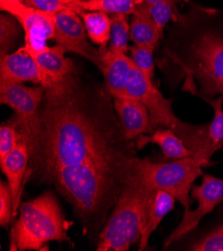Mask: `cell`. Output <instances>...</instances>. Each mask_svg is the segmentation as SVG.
I'll use <instances>...</instances> for the list:
<instances>
[{
  "instance_id": "4fadbf2b",
  "label": "cell",
  "mask_w": 223,
  "mask_h": 251,
  "mask_svg": "<svg viewBox=\"0 0 223 251\" xmlns=\"http://www.w3.org/2000/svg\"><path fill=\"white\" fill-rule=\"evenodd\" d=\"M133 65L131 57L124 52H114L107 49L101 54L99 70L104 76V87L113 99L127 96L126 86Z\"/></svg>"
},
{
  "instance_id": "7402d4cb",
  "label": "cell",
  "mask_w": 223,
  "mask_h": 251,
  "mask_svg": "<svg viewBox=\"0 0 223 251\" xmlns=\"http://www.w3.org/2000/svg\"><path fill=\"white\" fill-rule=\"evenodd\" d=\"M139 0H87L74 1L76 11H101L107 14H133L134 8Z\"/></svg>"
},
{
  "instance_id": "83f0119b",
  "label": "cell",
  "mask_w": 223,
  "mask_h": 251,
  "mask_svg": "<svg viewBox=\"0 0 223 251\" xmlns=\"http://www.w3.org/2000/svg\"><path fill=\"white\" fill-rule=\"evenodd\" d=\"M23 1L30 8L51 14L65 9L76 11L75 5H74L75 0H23Z\"/></svg>"
},
{
  "instance_id": "484cf974",
  "label": "cell",
  "mask_w": 223,
  "mask_h": 251,
  "mask_svg": "<svg viewBox=\"0 0 223 251\" xmlns=\"http://www.w3.org/2000/svg\"><path fill=\"white\" fill-rule=\"evenodd\" d=\"M23 140L26 139L24 138L14 117L3 123L0 127V158L6 156Z\"/></svg>"
},
{
  "instance_id": "52a82bcc",
  "label": "cell",
  "mask_w": 223,
  "mask_h": 251,
  "mask_svg": "<svg viewBox=\"0 0 223 251\" xmlns=\"http://www.w3.org/2000/svg\"><path fill=\"white\" fill-rule=\"evenodd\" d=\"M205 164L194 154L185 158L166 162H153L148 158L133 157L130 173L150 190L161 189L169 192L184 209H190L191 188L197 177L203 174Z\"/></svg>"
},
{
  "instance_id": "cb8c5ba5",
  "label": "cell",
  "mask_w": 223,
  "mask_h": 251,
  "mask_svg": "<svg viewBox=\"0 0 223 251\" xmlns=\"http://www.w3.org/2000/svg\"><path fill=\"white\" fill-rule=\"evenodd\" d=\"M22 26L12 15L6 13L0 16V56L10 53L16 45Z\"/></svg>"
},
{
  "instance_id": "9a60e30c",
  "label": "cell",
  "mask_w": 223,
  "mask_h": 251,
  "mask_svg": "<svg viewBox=\"0 0 223 251\" xmlns=\"http://www.w3.org/2000/svg\"><path fill=\"white\" fill-rule=\"evenodd\" d=\"M30 150L26 140L21 141L16 148L3 158H0V167L5 174L9 184L13 203V216L17 215L21 205L23 181L27 172Z\"/></svg>"
},
{
  "instance_id": "603a6c76",
  "label": "cell",
  "mask_w": 223,
  "mask_h": 251,
  "mask_svg": "<svg viewBox=\"0 0 223 251\" xmlns=\"http://www.w3.org/2000/svg\"><path fill=\"white\" fill-rule=\"evenodd\" d=\"M111 17L110 40L108 49L114 52H124L129 50L128 42L130 40V24L127 21V15L113 14Z\"/></svg>"
},
{
  "instance_id": "5bb4252c",
  "label": "cell",
  "mask_w": 223,
  "mask_h": 251,
  "mask_svg": "<svg viewBox=\"0 0 223 251\" xmlns=\"http://www.w3.org/2000/svg\"><path fill=\"white\" fill-rule=\"evenodd\" d=\"M113 106L127 139L133 141L142 134L152 132L149 113L138 99L130 96L114 98Z\"/></svg>"
},
{
  "instance_id": "7a4b0ae2",
  "label": "cell",
  "mask_w": 223,
  "mask_h": 251,
  "mask_svg": "<svg viewBox=\"0 0 223 251\" xmlns=\"http://www.w3.org/2000/svg\"><path fill=\"white\" fill-rule=\"evenodd\" d=\"M125 180L115 173L81 164L59 167L45 181L54 183L88 233H98L109 210L115 206Z\"/></svg>"
},
{
  "instance_id": "f546056e",
  "label": "cell",
  "mask_w": 223,
  "mask_h": 251,
  "mask_svg": "<svg viewBox=\"0 0 223 251\" xmlns=\"http://www.w3.org/2000/svg\"><path fill=\"white\" fill-rule=\"evenodd\" d=\"M13 217V203L8 182L0 183V225L7 227Z\"/></svg>"
},
{
  "instance_id": "f1b7e54d",
  "label": "cell",
  "mask_w": 223,
  "mask_h": 251,
  "mask_svg": "<svg viewBox=\"0 0 223 251\" xmlns=\"http://www.w3.org/2000/svg\"><path fill=\"white\" fill-rule=\"evenodd\" d=\"M194 251H223V224L189 247Z\"/></svg>"
},
{
  "instance_id": "ba28073f",
  "label": "cell",
  "mask_w": 223,
  "mask_h": 251,
  "mask_svg": "<svg viewBox=\"0 0 223 251\" xmlns=\"http://www.w3.org/2000/svg\"><path fill=\"white\" fill-rule=\"evenodd\" d=\"M45 94L41 85L27 87L22 83L0 82V102L8 105L14 112L24 138L26 139L30 157L34 154L40 133V106Z\"/></svg>"
},
{
  "instance_id": "4316f807",
  "label": "cell",
  "mask_w": 223,
  "mask_h": 251,
  "mask_svg": "<svg viewBox=\"0 0 223 251\" xmlns=\"http://www.w3.org/2000/svg\"><path fill=\"white\" fill-rule=\"evenodd\" d=\"M130 51V57L133 60L135 66L144 73L147 78H149L151 81H153L154 76V57L153 52L154 50L144 48V47H137V46H131L129 47Z\"/></svg>"
},
{
  "instance_id": "9c48e42d",
  "label": "cell",
  "mask_w": 223,
  "mask_h": 251,
  "mask_svg": "<svg viewBox=\"0 0 223 251\" xmlns=\"http://www.w3.org/2000/svg\"><path fill=\"white\" fill-rule=\"evenodd\" d=\"M190 194L197 200L198 205L194 210L184 209L180 223L165 239L163 249L195 229L201 219L223 201V179L207 173L202 174L201 184L193 185Z\"/></svg>"
},
{
  "instance_id": "30bf717a",
  "label": "cell",
  "mask_w": 223,
  "mask_h": 251,
  "mask_svg": "<svg viewBox=\"0 0 223 251\" xmlns=\"http://www.w3.org/2000/svg\"><path fill=\"white\" fill-rule=\"evenodd\" d=\"M54 40L67 51L76 53L99 69L101 65V52L88 41L84 22L80 15L72 9H65L53 14Z\"/></svg>"
},
{
  "instance_id": "4dcf8cb0",
  "label": "cell",
  "mask_w": 223,
  "mask_h": 251,
  "mask_svg": "<svg viewBox=\"0 0 223 251\" xmlns=\"http://www.w3.org/2000/svg\"><path fill=\"white\" fill-rule=\"evenodd\" d=\"M25 6L26 5L23 0H0V8H1V10L14 17L17 16V14L23 8H25Z\"/></svg>"
},
{
  "instance_id": "ac0fdd59",
  "label": "cell",
  "mask_w": 223,
  "mask_h": 251,
  "mask_svg": "<svg viewBox=\"0 0 223 251\" xmlns=\"http://www.w3.org/2000/svg\"><path fill=\"white\" fill-rule=\"evenodd\" d=\"M149 143L156 144L161 148L162 154L165 159H181L194 154V152L187 147L184 141L171 129H157L152 133L142 134L135 139L137 149H142Z\"/></svg>"
},
{
  "instance_id": "8992f818",
  "label": "cell",
  "mask_w": 223,
  "mask_h": 251,
  "mask_svg": "<svg viewBox=\"0 0 223 251\" xmlns=\"http://www.w3.org/2000/svg\"><path fill=\"white\" fill-rule=\"evenodd\" d=\"M149 192L129 173L113 211L98 234L97 251H127L139 242Z\"/></svg>"
},
{
  "instance_id": "d4e9b609",
  "label": "cell",
  "mask_w": 223,
  "mask_h": 251,
  "mask_svg": "<svg viewBox=\"0 0 223 251\" xmlns=\"http://www.w3.org/2000/svg\"><path fill=\"white\" fill-rule=\"evenodd\" d=\"M145 7L150 19L156 26L161 38L164 35V29L170 20H177L175 10V1H162L156 3H145Z\"/></svg>"
},
{
  "instance_id": "e0dca14e",
  "label": "cell",
  "mask_w": 223,
  "mask_h": 251,
  "mask_svg": "<svg viewBox=\"0 0 223 251\" xmlns=\"http://www.w3.org/2000/svg\"><path fill=\"white\" fill-rule=\"evenodd\" d=\"M176 198L167 191L157 189L150 190L147 198L144 220L141 228L138 249L145 250L148 247L151 234L158 227L162 219L175 207Z\"/></svg>"
},
{
  "instance_id": "6da1fadb",
  "label": "cell",
  "mask_w": 223,
  "mask_h": 251,
  "mask_svg": "<svg viewBox=\"0 0 223 251\" xmlns=\"http://www.w3.org/2000/svg\"><path fill=\"white\" fill-rule=\"evenodd\" d=\"M105 87L84 84L78 72L45 89L31 171L42 180L62 166L91 165L127 178L135 142L126 138Z\"/></svg>"
},
{
  "instance_id": "2e32d148",
  "label": "cell",
  "mask_w": 223,
  "mask_h": 251,
  "mask_svg": "<svg viewBox=\"0 0 223 251\" xmlns=\"http://www.w3.org/2000/svg\"><path fill=\"white\" fill-rule=\"evenodd\" d=\"M26 50L48 76L51 82L50 87L66 81L74 74L77 73L74 62L65 57V52L67 50L59 44L54 46H45L40 50Z\"/></svg>"
},
{
  "instance_id": "d6a6232c",
  "label": "cell",
  "mask_w": 223,
  "mask_h": 251,
  "mask_svg": "<svg viewBox=\"0 0 223 251\" xmlns=\"http://www.w3.org/2000/svg\"><path fill=\"white\" fill-rule=\"evenodd\" d=\"M75 1H79V2H82V1H87V0H75Z\"/></svg>"
},
{
  "instance_id": "d6986e66",
  "label": "cell",
  "mask_w": 223,
  "mask_h": 251,
  "mask_svg": "<svg viewBox=\"0 0 223 251\" xmlns=\"http://www.w3.org/2000/svg\"><path fill=\"white\" fill-rule=\"evenodd\" d=\"M130 21V40L137 47H144L155 50L161 36L149 17L144 2L139 1L133 12Z\"/></svg>"
},
{
  "instance_id": "7c38bea8",
  "label": "cell",
  "mask_w": 223,
  "mask_h": 251,
  "mask_svg": "<svg viewBox=\"0 0 223 251\" xmlns=\"http://www.w3.org/2000/svg\"><path fill=\"white\" fill-rule=\"evenodd\" d=\"M15 18L19 21L24 31V47L31 50H40L46 41L54 39L53 14L28 7L23 8Z\"/></svg>"
},
{
  "instance_id": "8fae6325",
  "label": "cell",
  "mask_w": 223,
  "mask_h": 251,
  "mask_svg": "<svg viewBox=\"0 0 223 251\" xmlns=\"http://www.w3.org/2000/svg\"><path fill=\"white\" fill-rule=\"evenodd\" d=\"M0 82H32L45 89L51 85L47 75L24 46L0 56Z\"/></svg>"
},
{
  "instance_id": "44dd1931",
  "label": "cell",
  "mask_w": 223,
  "mask_h": 251,
  "mask_svg": "<svg viewBox=\"0 0 223 251\" xmlns=\"http://www.w3.org/2000/svg\"><path fill=\"white\" fill-rule=\"evenodd\" d=\"M201 99L212 107L214 112L207 130V155L211 159V156L223 146V97L218 96L216 99L202 97Z\"/></svg>"
},
{
  "instance_id": "277c9868",
  "label": "cell",
  "mask_w": 223,
  "mask_h": 251,
  "mask_svg": "<svg viewBox=\"0 0 223 251\" xmlns=\"http://www.w3.org/2000/svg\"><path fill=\"white\" fill-rule=\"evenodd\" d=\"M127 96L138 99L147 108L150 117L151 131L167 128L174 131L192 150L205 166L211 164L207 155L206 125H193L180 120L172 110V99L165 98L155 87L154 82L147 78L135 64L133 65L126 86ZM151 132V133H152Z\"/></svg>"
},
{
  "instance_id": "1f68e13d",
  "label": "cell",
  "mask_w": 223,
  "mask_h": 251,
  "mask_svg": "<svg viewBox=\"0 0 223 251\" xmlns=\"http://www.w3.org/2000/svg\"><path fill=\"white\" fill-rule=\"evenodd\" d=\"M141 2L145 3H156V2H162V1H175V0H139Z\"/></svg>"
},
{
  "instance_id": "5b68a950",
  "label": "cell",
  "mask_w": 223,
  "mask_h": 251,
  "mask_svg": "<svg viewBox=\"0 0 223 251\" xmlns=\"http://www.w3.org/2000/svg\"><path fill=\"white\" fill-rule=\"evenodd\" d=\"M19 210L11 229L10 250H43L50 241H70L67 230L71 223L51 191L22 203Z\"/></svg>"
},
{
  "instance_id": "3957f363",
  "label": "cell",
  "mask_w": 223,
  "mask_h": 251,
  "mask_svg": "<svg viewBox=\"0 0 223 251\" xmlns=\"http://www.w3.org/2000/svg\"><path fill=\"white\" fill-rule=\"evenodd\" d=\"M169 54L186 75L184 89L200 98L223 97V27L196 28Z\"/></svg>"
},
{
  "instance_id": "ffe728a7",
  "label": "cell",
  "mask_w": 223,
  "mask_h": 251,
  "mask_svg": "<svg viewBox=\"0 0 223 251\" xmlns=\"http://www.w3.org/2000/svg\"><path fill=\"white\" fill-rule=\"evenodd\" d=\"M79 15L84 22L90 41L99 47L98 49L101 53L106 51L111 29V17L109 14L101 11H81Z\"/></svg>"
}]
</instances>
